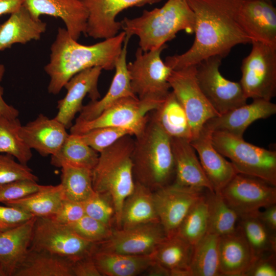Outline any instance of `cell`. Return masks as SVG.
Instances as JSON below:
<instances>
[{
    "label": "cell",
    "mask_w": 276,
    "mask_h": 276,
    "mask_svg": "<svg viewBox=\"0 0 276 276\" xmlns=\"http://www.w3.org/2000/svg\"><path fill=\"white\" fill-rule=\"evenodd\" d=\"M195 15L193 43L181 54L167 56L173 70L194 66L209 57L227 56L239 44L251 40L237 20L242 0H188Z\"/></svg>",
    "instance_id": "cell-1"
},
{
    "label": "cell",
    "mask_w": 276,
    "mask_h": 276,
    "mask_svg": "<svg viewBox=\"0 0 276 276\" xmlns=\"http://www.w3.org/2000/svg\"><path fill=\"white\" fill-rule=\"evenodd\" d=\"M126 37L124 31L90 45L73 39L65 28L59 27L50 48V60L44 67L50 77L49 93L57 95L74 76L86 69L98 66L114 68Z\"/></svg>",
    "instance_id": "cell-2"
},
{
    "label": "cell",
    "mask_w": 276,
    "mask_h": 276,
    "mask_svg": "<svg viewBox=\"0 0 276 276\" xmlns=\"http://www.w3.org/2000/svg\"><path fill=\"white\" fill-rule=\"evenodd\" d=\"M121 29L126 36L139 37V48L147 52L176 37L178 32L194 33L195 15L188 0H168L160 8L145 10L137 17H124Z\"/></svg>",
    "instance_id": "cell-3"
},
{
    "label": "cell",
    "mask_w": 276,
    "mask_h": 276,
    "mask_svg": "<svg viewBox=\"0 0 276 276\" xmlns=\"http://www.w3.org/2000/svg\"><path fill=\"white\" fill-rule=\"evenodd\" d=\"M134 139V181L155 191L171 183L175 165L171 137L149 116L144 131Z\"/></svg>",
    "instance_id": "cell-4"
},
{
    "label": "cell",
    "mask_w": 276,
    "mask_h": 276,
    "mask_svg": "<svg viewBox=\"0 0 276 276\" xmlns=\"http://www.w3.org/2000/svg\"><path fill=\"white\" fill-rule=\"evenodd\" d=\"M131 136L122 137L99 153L92 170L95 192L109 195L112 199L117 228L120 227L124 201L135 186L132 160L134 139Z\"/></svg>",
    "instance_id": "cell-5"
},
{
    "label": "cell",
    "mask_w": 276,
    "mask_h": 276,
    "mask_svg": "<svg viewBox=\"0 0 276 276\" xmlns=\"http://www.w3.org/2000/svg\"><path fill=\"white\" fill-rule=\"evenodd\" d=\"M216 149L229 159L238 173L255 176L276 186V151L245 141L226 132H212Z\"/></svg>",
    "instance_id": "cell-6"
},
{
    "label": "cell",
    "mask_w": 276,
    "mask_h": 276,
    "mask_svg": "<svg viewBox=\"0 0 276 276\" xmlns=\"http://www.w3.org/2000/svg\"><path fill=\"white\" fill-rule=\"evenodd\" d=\"M167 47L165 44L147 52L139 47L135 60L127 64L131 88L139 100L162 103L170 91L169 78L173 70L161 58Z\"/></svg>",
    "instance_id": "cell-7"
},
{
    "label": "cell",
    "mask_w": 276,
    "mask_h": 276,
    "mask_svg": "<svg viewBox=\"0 0 276 276\" xmlns=\"http://www.w3.org/2000/svg\"><path fill=\"white\" fill-rule=\"evenodd\" d=\"M162 103L140 100L136 96L124 98L93 120L76 119L70 128V133L81 134L98 128L113 127L126 129L137 136L145 128L150 113Z\"/></svg>",
    "instance_id": "cell-8"
},
{
    "label": "cell",
    "mask_w": 276,
    "mask_h": 276,
    "mask_svg": "<svg viewBox=\"0 0 276 276\" xmlns=\"http://www.w3.org/2000/svg\"><path fill=\"white\" fill-rule=\"evenodd\" d=\"M242 60L239 81L246 97L271 101L276 95V49L253 41Z\"/></svg>",
    "instance_id": "cell-9"
},
{
    "label": "cell",
    "mask_w": 276,
    "mask_h": 276,
    "mask_svg": "<svg viewBox=\"0 0 276 276\" xmlns=\"http://www.w3.org/2000/svg\"><path fill=\"white\" fill-rule=\"evenodd\" d=\"M222 59L212 56L195 65L197 84L219 114L246 104L247 100L239 82L227 79L221 74Z\"/></svg>",
    "instance_id": "cell-10"
},
{
    "label": "cell",
    "mask_w": 276,
    "mask_h": 276,
    "mask_svg": "<svg viewBox=\"0 0 276 276\" xmlns=\"http://www.w3.org/2000/svg\"><path fill=\"white\" fill-rule=\"evenodd\" d=\"M94 243L52 218L36 217L30 249L48 251L73 261L91 254Z\"/></svg>",
    "instance_id": "cell-11"
},
{
    "label": "cell",
    "mask_w": 276,
    "mask_h": 276,
    "mask_svg": "<svg viewBox=\"0 0 276 276\" xmlns=\"http://www.w3.org/2000/svg\"><path fill=\"white\" fill-rule=\"evenodd\" d=\"M169 83L185 111L192 140L198 135L206 122L220 114L199 88L195 77V65L172 70Z\"/></svg>",
    "instance_id": "cell-12"
},
{
    "label": "cell",
    "mask_w": 276,
    "mask_h": 276,
    "mask_svg": "<svg viewBox=\"0 0 276 276\" xmlns=\"http://www.w3.org/2000/svg\"><path fill=\"white\" fill-rule=\"evenodd\" d=\"M239 217L253 215L276 204V186L259 178L237 173L220 192Z\"/></svg>",
    "instance_id": "cell-13"
},
{
    "label": "cell",
    "mask_w": 276,
    "mask_h": 276,
    "mask_svg": "<svg viewBox=\"0 0 276 276\" xmlns=\"http://www.w3.org/2000/svg\"><path fill=\"white\" fill-rule=\"evenodd\" d=\"M166 237L159 221L113 229L106 240L94 243L95 249L130 255H151Z\"/></svg>",
    "instance_id": "cell-14"
},
{
    "label": "cell",
    "mask_w": 276,
    "mask_h": 276,
    "mask_svg": "<svg viewBox=\"0 0 276 276\" xmlns=\"http://www.w3.org/2000/svg\"><path fill=\"white\" fill-rule=\"evenodd\" d=\"M205 190H207L173 182L153 192L156 213L166 236L176 233L189 211L204 195Z\"/></svg>",
    "instance_id": "cell-15"
},
{
    "label": "cell",
    "mask_w": 276,
    "mask_h": 276,
    "mask_svg": "<svg viewBox=\"0 0 276 276\" xmlns=\"http://www.w3.org/2000/svg\"><path fill=\"white\" fill-rule=\"evenodd\" d=\"M88 12L85 34L94 39L111 38L121 29L116 20L120 12L129 8L142 7L162 0H80Z\"/></svg>",
    "instance_id": "cell-16"
},
{
    "label": "cell",
    "mask_w": 276,
    "mask_h": 276,
    "mask_svg": "<svg viewBox=\"0 0 276 276\" xmlns=\"http://www.w3.org/2000/svg\"><path fill=\"white\" fill-rule=\"evenodd\" d=\"M103 69L98 66L83 70L74 76L65 84L64 97L58 101V112L54 118L66 128H70L76 114L83 106L84 98L88 95L91 101L98 100V81Z\"/></svg>",
    "instance_id": "cell-17"
},
{
    "label": "cell",
    "mask_w": 276,
    "mask_h": 276,
    "mask_svg": "<svg viewBox=\"0 0 276 276\" xmlns=\"http://www.w3.org/2000/svg\"><path fill=\"white\" fill-rule=\"evenodd\" d=\"M237 20L251 42L259 41L276 49V9L272 2L242 0Z\"/></svg>",
    "instance_id": "cell-18"
},
{
    "label": "cell",
    "mask_w": 276,
    "mask_h": 276,
    "mask_svg": "<svg viewBox=\"0 0 276 276\" xmlns=\"http://www.w3.org/2000/svg\"><path fill=\"white\" fill-rule=\"evenodd\" d=\"M23 5L35 19L42 15L60 18L75 40L85 33L88 12L80 0H23Z\"/></svg>",
    "instance_id": "cell-19"
},
{
    "label": "cell",
    "mask_w": 276,
    "mask_h": 276,
    "mask_svg": "<svg viewBox=\"0 0 276 276\" xmlns=\"http://www.w3.org/2000/svg\"><path fill=\"white\" fill-rule=\"evenodd\" d=\"M275 113V104L271 101L254 99L249 104L246 103L212 118L203 127L211 131H224L243 137L247 128L253 122Z\"/></svg>",
    "instance_id": "cell-20"
},
{
    "label": "cell",
    "mask_w": 276,
    "mask_h": 276,
    "mask_svg": "<svg viewBox=\"0 0 276 276\" xmlns=\"http://www.w3.org/2000/svg\"><path fill=\"white\" fill-rule=\"evenodd\" d=\"M66 128L54 118L40 114L34 120L21 125L19 134L28 147L43 156L52 155L61 148L69 134Z\"/></svg>",
    "instance_id": "cell-21"
},
{
    "label": "cell",
    "mask_w": 276,
    "mask_h": 276,
    "mask_svg": "<svg viewBox=\"0 0 276 276\" xmlns=\"http://www.w3.org/2000/svg\"><path fill=\"white\" fill-rule=\"evenodd\" d=\"M211 130L203 127L198 135L190 142L214 192H220L238 173L234 166L214 147Z\"/></svg>",
    "instance_id": "cell-22"
},
{
    "label": "cell",
    "mask_w": 276,
    "mask_h": 276,
    "mask_svg": "<svg viewBox=\"0 0 276 276\" xmlns=\"http://www.w3.org/2000/svg\"><path fill=\"white\" fill-rule=\"evenodd\" d=\"M174 160L173 183L182 187L214 192L190 141L171 137Z\"/></svg>",
    "instance_id": "cell-23"
},
{
    "label": "cell",
    "mask_w": 276,
    "mask_h": 276,
    "mask_svg": "<svg viewBox=\"0 0 276 276\" xmlns=\"http://www.w3.org/2000/svg\"><path fill=\"white\" fill-rule=\"evenodd\" d=\"M220 275L245 276L253 262L250 247L240 226L225 235L218 242Z\"/></svg>",
    "instance_id": "cell-24"
},
{
    "label": "cell",
    "mask_w": 276,
    "mask_h": 276,
    "mask_svg": "<svg viewBox=\"0 0 276 276\" xmlns=\"http://www.w3.org/2000/svg\"><path fill=\"white\" fill-rule=\"evenodd\" d=\"M129 39L130 38L126 36L121 52L115 64V74L108 91L101 99L91 101L83 105L77 119L93 120L119 100L127 97L136 96L131 88L127 70V45Z\"/></svg>",
    "instance_id": "cell-25"
},
{
    "label": "cell",
    "mask_w": 276,
    "mask_h": 276,
    "mask_svg": "<svg viewBox=\"0 0 276 276\" xmlns=\"http://www.w3.org/2000/svg\"><path fill=\"white\" fill-rule=\"evenodd\" d=\"M46 29L47 24L34 19L22 5L0 25V51L10 48L15 43L38 40Z\"/></svg>",
    "instance_id": "cell-26"
},
{
    "label": "cell",
    "mask_w": 276,
    "mask_h": 276,
    "mask_svg": "<svg viewBox=\"0 0 276 276\" xmlns=\"http://www.w3.org/2000/svg\"><path fill=\"white\" fill-rule=\"evenodd\" d=\"M36 217L13 228L0 232V264L6 276L13 274L26 256Z\"/></svg>",
    "instance_id": "cell-27"
},
{
    "label": "cell",
    "mask_w": 276,
    "mask_h": 276,
    "mask_svg": "<svg viewBox=\"0 0 276 276\" xmlns=\"http://www.w3.org/2000/svg\"><path fill=\"white\" fill-rule=\"evenodd\" d=\"M91 255L100 274L104 276L143 274L154 262L152 255H126L98 250L94 246Z\"/></svg>",
    "instance_id": "cell-28"
},
{
    "label": "cell",
    "mask_w": 276,
    "mask_h": 276,
    "mask_svg": "<svg viewBox=\"0 0 276 276\" xmlns=\"http://www.w3.org/2000/svg\"><path fill=\"white\" fill-rule=\"evenodd\" d=\"M194 246L175 233L166 236L151 254L155 261L170 271V276H190Z\"/></svg>",
    "instance_id": "cell-29"
},
{
    "label": "cell",
    "mask_w": 276,
    "mask_h": 276,
    "mask_svg": "<svg viewBox=\"0 0 276 276\" xmlns=\"http://www.w3.org/2000/svg\"><path fill=\"white\" fill-rule=\"evenodd\" d=\"M73 261L45 250L29 249L13 276H73Z\"/></svg>",
    "instance_id": "cell-30"
},
{
    "label": "cell",
    "mask_w": 276,
    "mask_h": 276,
    "mask_svg": "<svg viewBox=\"0 0 276 276\" xmlns=\"http://www.w3.org/2000/svg\"><path fill=\"white\" fill-rule=\"evenodd\" d=\"M156 221L159 220L152 191L135 181L133 191L124 201L119 228Z\"/></svg>",
    "instance_id": "cell-31"
},
{
    "label": "cell",
    "mask_w": 276,
    "mask_h": 276,
    "mask_svg": "<svg viewBox=\"0 0 276 276\" xmlns=\"http://www.w3.org/2000/svg\"><path fill=\"white\" fill-rule=\"evenodd\" d=\"M64 196L61 184L42 185L37 191L3 204L13 206L36 217L53 218L59 210Z\"/></svg>",
    "instance_id": "cell-32"
},
{
    "label": "cell",
    "mask_w": 276,
    "mask_h": 276,
    "mask_svg": "<svg viewBox=\"0 0 276 276\" xmlns=\"http://www.w3.org/2000/svg\"><path fill=\"white\" fill-rule=\"evenodd\" d=\"M150 117L170 137L192 139L191 129L185 111L174 93L169 92Z\"/></svg>",
    "instance_id": "cell-33"
},
{
    "label": "cell",
    "mask_w": 276,
    "mask_h": 276,
    "mask_svg": "<svg viewBox=\"0 0 276 276\" xmlns=\"http://www.w3.org/2000/svg\"><path fill=\"white\" fill-rule=\"evenodd\" d=\"M99 155L78 134L70 133L59 150L51 155V164L59 168L67 165L93 170Z\"/></svg>",
    "instance_id": "cell-34"
},
{
    "label": "cell",
    "mask_w": 276,
    "mask_h": 276,
    "mask_svg": "<svg viewBox=\"0 0 276 276\" xmlns=\"http://www.w3.org/2000/svg\"><path fill=\"white\" fill-rule=\"evenodd\" d=\"M219 236L206 233L194 246L190 265V276H219Z\"/></svg>",
    "instance_id": "cell-35"
},
{
    "label": "cell",
    "mask_w": 276,
    "mask_h": 276,
    "mask_svg": "<svg viewBox=\"0 0 276 276\" xmlns=\"http://www.w3.org/2000/svg\"><path fill=\"white\" fill-rule=\"evenodd\" d=\"M256 259L267 254L276 253L275 233L270 231L255 214L239 217L238 221Z\"/></svg>",
    "instance_id": "cell-36"
},
{
    "label": "cell",
    "mask_w": 276,
    "mask_h": 276,
    "mask_svg": "<svg viewBox=\"0 0 276 276\" xmlns=\"http://www.w3.org/2000/svg\"><path fill=\"white\" fill-rule=\"evenodd\" d=\"M207 192L206 233L221 236L233 232L238 223V215L226 203L220 192Z\"/></svg>",
    "instance_id": "cell-37"
},
{
    "label": "cell",
    "mask_w": 276,
    "mask_h": 276,
    "mask_svg": "<svg viewBox=\"0 0 276 276\" xmlns=\"http://www.w3.org/2000/svg\"><path fill=\"white\" fill-rule=\"evenodd\" d=\"M61 185L64 198L83 202L94 195L92 170L67 165L61 167Z\"/></svg>",
    "instance_id": "cell-38"
},
{
    "label": "cell",
    "mask_w": 276,
    "mask_h": 276,
    "mask_svg": "<svg viewBox=\"0 0 276 276\" xmlns=\"http://www.w3.org/2000/svg\"><path fill=\"white\" fill-rule=\"evenodd\" d=\"M21 126L18 118H8L0 112V153L11 155L27 165L32 153L20 136Z\"/></svg>",
    "instance_id": "cell-39"
},
{
    "label": "cell",
    "mask_w": 276,
    "mask_h": 276,
    "mask_svg": "<svg viewBox=\"0 0 276 276\" xmlns=\"http://www.w3.org/2000/svg\"><path fill=\"white\" fill-rule=\"evenodd\" d=\"M208 205L204 195L190 209L176 234L194 246L207 233Z\"/></svg>",
    "instance_id": "cell-40"
},
{
    "label": "cell",
    "mask_w": 276,
    "mask_h": 276,
    "mask_svg": "<svg viewBox=\"0 0 276 276\" xmlns=\"http://www.w3.org/2000/svg\"><path fill=\"white\" fill-rule=\"evenodd\" d=\"M78 135L85 143L99 153L122 137L132 135L126 129L113 127L98 128Z\"/></svg>",
    "instance_id": "cell-41"
},
{
    "label": "cell",
    "mask_w": 276,
    "mask_h": 276,
    "mask_svg": "<svg viewBox=\"0 0 276 276\" xmlns=\"http://www.w3.org/2000/svg\"><path fill=\"white\" fill-rule=\"evenodd\" d=\"M67 225L79 236L92 243L106 240L113 231L111 227L86 215L76 222Z\"/></svg>",
    "instance_id": "cell-42"
},
{
    "label": "cell",
    "mask_w": 276,
    "mask_h": 276,
    "mask_svg": "<svg viewBox=\"0 0 276 276\" xmlns=\"http://www.w3.org/2000/svg\"><path fill=\"white\" fill-rule=\"evenodd\" d=\"M82 203L85 215L111 227L113 220H115V212L109 195L96 193Z\"/></svg>",
    "instance_id": "cell-43"
},
{
    "label": "cell",
    "mask_w": 276,
    "mask_h": 276,
    "mask_svg": "<svg viewBox=\"0 0 276 276\" xmlns=\"http://www.w3.org/2000/svg\"><path fill=\"white\" fill-rule=\"evenodd\" d=\"M11 155L0 153V183L20 180L38 181V177L27 165L17 162Z\"/></svg>",
    "instance_id": "cell-44"
},
{
    "label": "cell",
    "mask_w": 276,
    "mask_h": 276,
    "mask_svg": "<svg viewBox=\"0 0 276 276\" xmlns=\"http://www.w3.org/2000/svg\"><path fill=\"white\" fill-rule=\"evenodd\" d=\"M42 185L30 180H20L0 183V202L18 199L39 190Z\"/></svg>",
    "instance_id": "cell-45"
},
{
    "label": "cell",
    "mask_w": 276,
    "mask_h": 276,
    "mask_svg": "<svg viewBox=\"0 0 276 276\" xmlns=\"http://www.w3.org/2000/svg\"><path fill=\"white\" fill-rule=\"evenodd\" d=\"M33 217L35 216L19 209L0 205V232L19 226Z\"/></svg>",
    "instance_id": "cell-46"
},
{
    "label": "cell",
    "mask_w": 276,
    "mask_h": 276,
    "mask_svg": "<svg viewBox=\"0 0 276 276\" xmlns=\"http://www.w3.org/2000/svg\"><path fill=\"white\" fill-rule=\"evenodd\" d=\"M85 215L82 202L64 198L59 210L52 219L61 224L70 225Z\"/></svg>",
    "instance_id": "cell-47"
},
{
    "label": "cell",
    "mask_w": 276,
    "mask_h": 276,
    "mask_svg": "<svg viewBox=\"0 0 276 276\" xmlns=\"http://www.w3.org/2000/svg\"><path fill=\"white\" fill-rule=\"evenodd\" d=\"M275 253L264 255L254 260L245 276H275Z\"/></svg>",
    "instance_id": "cell-48"
},
{
    "label": "cell",
    "mask_w": 276,
    "mask_h": 276,
    "mask_svg": "<svg viewBox=\"0 0 276 276\" xmlns=\"http://www.w3.org/2000/svg\"><path fill=\"white\" fill-rule=\"evenodd\" d=\"M73 276H101L91 254L73 261Z\"/></svg>",
    "instance_id": "cell-49"
},
{
    "label": "cell",
    "mask_w": 276,
    "mask_h": 276,
    "mask_svg": "<svg viewBox=\"0 0 276 276\" xmlns=\"http://www.w3.org/2000/svg\"><path fill=\"white\" fill-rule=\"evenodd\" d=\"M255 215L270 231L276 233V204L259 211Z\"/></svg>",
    "instance_id": "cell-50"
},
{
    "label": "cell",
    "mask_w": 276,
    "mask_h": 276,
    "mask_svg": "<svg viewBox=\"0 0 276 276\" xmlns=\"http://www.w3.org/2000/svg\"><path fill=\"white\" fill-rule=\"evenodd\" d=\"M5 72V67L0 64V83L2 81ZM4 90L0 84V112L8 118H18V110L12 105L7 104L3 98Z\"/></svg>",
    "instance_id": "cell-51"
},
{
    "label": "cell",
    "mask_w": 276,
    "mask_h": 276,
    "mask_svg": "<svg viewBox=\"0 0 276 276\" xmlns=\"http://www.w3.org/2000/svg\"><path fill=\"white\" fill-rule=\"evenodd\" d=\"M23 5V0H0V16L11 14Z\"/></svg>",
    "instance_id": "cell-52"
},
{
    "label": "cell",
    "mask_w": 276,
    "mask_h": 276,
    "mask_svg": "<svg viewBox=\"0 0 276 276\" xmlns=\"http://www.w3.org/2000/svg\"><path fill=\"white\" fill-rule=\"evenodd\" d=\"M143 274L149 276H170V271L154 260Z\"/></svg>",
    "instance_id": "cell-53"
},
{
    "label": "cell",
    "mask_w": 276,
    "mask_h": 276,
    "mask_svg": "<svg viewBox=\"0 0 276 276\" xmlns=\"http://www.w3.org/2000/svg\"><path fill=\"white\" fill-rule=\"evenodd\" d=\"M0 276H6L1 264H0Z\"/></svg>",
    "instance_id": "cell-54"
},
{
    "label": "cell",
    "mask_w": 276,
    "mask_h": 276,
    "mask_svg": "<svg viewBox=\"0 0 276 276\" xmlns=\"http://www.w3.org/2000/svg\"><path fill=\"white\" fill-rule=\"evenodd\" d=\"M266 1H269V2H272V0H266Z\"/></svg>",
    "instance_id": "cell-55"
}]
</instances>
